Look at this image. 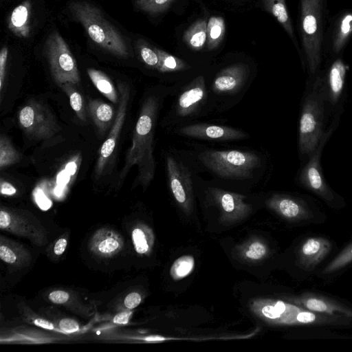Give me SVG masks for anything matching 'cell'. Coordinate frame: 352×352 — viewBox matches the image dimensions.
Listing matches in <instances>:
<instances>
[{
    "instance_id": "cell-6",
    "label": "cell",
    "mask_w": 352,
    "mask_h": 352,
    "mask_svg": "<svg viewBox=\"0 0 352 352\" xmlns=\"http://www.w3.org/2000/svg\"><path fill=\"white\" fill-rule=\"evenodd\" d=\"M69 8L94 42L114 55L129 56V48L123 36L96 6L87 1H77L71 2Z\"/></svg>"
},
{
    "instance_id": "cell-29",
    "label": "cell",
    "mask_w": 352,
    "mask_h": 352,
    "mask_svg": "<svg viewBox=\"0 0 352 352\" xmlns=\"http://www.w3.org/2000/svg\"><path fill=\"white\" fill-rule=\"evenodd\" d=\"M138 50L141 60L148 67L156 70L159 57L155 47L153 48L146 42L141 41L138 43Z\"/></svg>"
},
{
    "instance_id": "cell-11",
    "label": "cell",
    "mask_w": 352,
    "mask_h": 352,
    "mask_svg": "<svg viewBox=\"0 0 352 352\" xmlns=\"http://www.w3.org/2000/svg\"><path fill=\"white\" fill-rule=\"evenodd\" d=\"M333 130V126H331L326 131L316 151L309 157V161L302 167L298 175V181L303 187L327 201L333 199V194L322 174L320 166V157L322 151Z\"/></svg>"
},
{
    "instance_id": "cell-23",
    "label": "cell",
    "mask_w": 352,
    "mask_h": 352,
    "mask_svg": "<svg viewBox=\"0 0 352 352\" xmlns=\"http://www.w3.org/2000/svg\"><path fill=\"white\" fill-rule=\"evenodd\" d=\"M87 74L97 89L112 102H117L118 96L117 91L109 78L103 72L96 69L89 68Z\"/></svg>"
},
{
    "instance_id": "cell-3",
    "label": "cell",
    "mask_w": 352,
    "mask_h": 352,
    "mask_svg": "<svg viewBox=\"0 0 352 352\" xmlns=\"http://www.w3.org/2000/svg\"><path fill=\"white\" fill-rule=\"evenodd\" d=\"M208 81L206 75L198 74L173 85L174 99L162 122L164 128L170 131L212 113Z\"/></svg>"
},
{
    "instance_id": "cell-2",
    "label": "cell",
    "mask_w": 352,
    "mask_h": 352,
    "mask_svg": "<svg viewBox=\"0 0 352 352\" xmlns=\"http://www.w3.org/2000/svg\"><path fill=\"white\" fill-rule=\"evenodd\" d=\"M183 152L197 172L206 171L217 182H258L267 168V157L254 150L195 146L192 150Z\"/></svg>"
},
{
    "instance_id": "cell-40",
    "label": "cell",
    "mask_w": 352,
    "mask_h": 352,
    "mask_svg": "<svg viewBox=\"0 0 352 352\" xmlns=\"http://www.w3.org/2000/svg\"><path fill=\"white\" fill-rule=\"evenodd\" d=\"M1 195L11 196L16 192V189L12 184L1 179Z\"/></svg>"
},
{
    "instance_id": "cell-44",
    "label": "cell",
    "mask_w": 352,
    "mask_h": 352,
    "mask_svg": "<svg viewBox=\"0 0 352 352\" xmlns=\"http://www.w3.org/2000/svg\"><path fill=\"white\" fill-rule=\"evenodd\" d=\"M34 324L36 326L42 327L43 329L52 330L54 329V324L50 322V321H47L43 318H36L34 320Z\"/></svg>"
},
{
    "instance_id": "cell-16",
    "label": "cell",
    "mask_w": 352,
    "mask_h": 352,
    "mask_svg": "<svg viewBox=\"0 0 352 352\" xmlns=\"http://www.w3.org/2000/svg\"><path fill=\"white\" fill-rule=\"evenodd\" d=\"M331 249L329 241L322 237H311L300 250L301 261L307 267H314L322 261Z\"/></svg>"
},
{
    "instance_id": "cell-36",
    "label": "cell",
    "mask_w": 352,
    "mask_h": 352,
    "mask_svg": "<svg viewBox=\"0 0 352 352\" xmlns=\"http://www.w3.org/2000/svg\"><path fill=\"white\" fill-rule=\"evenodd\" d=\"M58 326L62 331L67 333H74L79 330L78 323L71 318L61 319Z\"/></svg>"
},
{
    "instance_id": "cell-1",
    "label": "cell",
    "mask_w": 352,
    "mask_h": 352,
    "mask_svg": "<svg viewBox=\"0 0 352 352\" xmlns=\"http://www.w3.org/2000/svg\"><path fill=\"white\" fill-rule=\"evenodd\" d=\"M174 85L162 87L148 94L144 99L134 128L132 144L128 149L119 182H122L130 169L136 166L138 175L135 182L146 187L153 181L156 162L153 155L155 127L165 98L172 96Z\"/></svg>"
},
{
    "instance_id": "cell-5",
    "label": "cell",
    "mask_w": 352,
    "mask_h": 352,
    "mask_svg": "<svg viewBox=\"0 0 352 352\" xmlns=\"http://www.w3.org/2000/svg\"><path fill=\"white\" fill-rule=\"evenodd\" d=\"M251 80V68L243 62L232 63L217 71L208 81L212 113L224 112L238 104Z\"/></svg>"
},
{
    "instance_id": "cell-32",
    "label": "cell",
    "mask_w": 352,
    "mask_h": 352,
    "mask_svg": "<svg viewBox=\"0 0 352 352\" xmlns=\"http://www.w3.org/2000/svg\"><path fill=\"white\" fill-rule=\"evenodd\" d=\"M132 239L135 251L139 254L146 253L149 248L144 232L140 228H135L132 232Z\"/></svg>"
},
{
    "instance_id": "cell-24",
    "label": "cell",
    "mask_w": 352,
    "mask_h": 352,
    "mask_svg": "<svg viewBox=\"0 0 352 352\" xmlns=\"http://www.w3.org/2000/svg\"><path fill=\"white\" fill-rule=\"evenodd\" d=\"M225 23L220 16H211L207 23V47L215 49L223 38Z\"/></svg>"
},
{
    "instance_id": "cell-13",
    "label": "cell",
    "mask_w": 352,
    "mask_h": 352,
    "mask_svg": "<svg viewBox=\"0 0 352 352\" xmlns=\"http://www.w3.org/2000/svg\"><path fill=\"white\" fill-rule=\"evenodd\" d=\"M346 75V66L341 58L336 59L330 65L324 77L327 101L336 106L342 95Z\"/></svg>"
},
{
    "instance_id": "cell-22",
    "label": "cell",
    "mask_w": 352,
    "mask_h": 352,
    "mask_svg": "<svg viewBox=\"0 0 352 352\" xmlns=\"http://www.w3.org/2000/svg\"><path fill=\"white\" fill-rule=\"evenodd\" d=\"M184 41L194 50H200L207 41V23L204 19L196 21L184 34Z\"/></svg>"
},
{
    "instance_id": "cell-21",
    "label": "cell",
    "mask_w": 352,
    "mask_h": 352,
    "mask_svg": "<svg viewBox=\"0 0 352 352\" xmlns=\"http://www.w3.org/2000/svg\"><path fill=\"white\" fill-rule=\"evenodd\" d=\"M159 57V63L156 71L164 75H175L185 73L192 69L186 61L177 58L160 49L155 48Z\"/></svg>"
},
{
    "instance_id": "cell-43",
    "label": "cell",
    "mask_w": 352,
    "mask_h": 352,
    "mask_svg": "<svg viewBox=\"0 0 352 352\" xmlns=\"http://www.w3.org/2000/svg\"><path fill=\"white\" fill-rule=\"evenodd\" d=\"M262 313L264 316L271 319H276L279 318V316L277 314L274 307L272 305L265 306L262 309Z\"/></svg>"
},
{
    "instance_id": "cell-4",
    "label": "cell",
    "mask_w": 352,
    "mask_h": 352,
    "mask_svg": "<svg viewBox=\"0 0 352 352\" xmlns=\"http://www.w3.org/2000/svg\"><path fill=\"white\" fill-rule=\"evenodd\" d=\"M327 102L325 80L318 76L306 91L300 109L298 151L302 155L309 157L312 155L327 131L324 130Z\"/></svg>"
},
{
    "instance_id": "cell-31",
    "label": "cell",
    "mask_w": 352,
    "mask_h": 352,
    "mask_svg": "<svg viewBox=\"0 0 352 352\" xmlns=\"http://www.w3.org/2000/svg\"><path fill=\"white\" fill-rule=\"evenodd\" d=\"M120 248V240L114 235H106L96 243L97 250L105 255L117 252Z\"/></svg>"
},
{
    "instance_id": "cell-39",
    "label": "cell",
    "mask_w": 352,
    "mask_h": 352,
    "mask_svg": "<svg viewBox=\"0 0 352 352\" xmlns=\"http://www.w3.org/2000/svg\"><path fill=\"white\" fill-rule=\"evenodd\" d=\"M12 216L8 211L1 209L0 211V228L1 229H8L11 223Z\"/></svg>"
},
{
    "instance_id": "cell-27",
    "label": "cell",
    "mask_w": 352,
    "mask_h": 352,
    "mask_svg": "<svg viewBox=\"0 0 352 352\" xmlns=\"http://www.w3.org/2000/svg\"><path fill=\"white\" fill-rule=\"evenodd\" d=\"M175 0H135L138 9L150 14H157L166 11Z\"/></svg>"
},
{
    "instance_id": "cell-35",
    "label": "cell",
    "mask_w": 352,
    "mask_h": 352,
    "mask_svg": "<svg viewBox=\"0 0 352 352\" xmlns=\"http://www.w3.org/2000/svg\"><path fill=\"white\" fill-rule=\"evenodd\" d=\"M8 55V50L4 46L0 52V91H3V82L6 77V64Z\"/></svg>"
},
{
    "instance_id": "cell-41",
    "label": "cell",
    "mask_w": 352,
    "mask_h": 352,
    "mask_svg": "<svg viewBox=\"0 0 352 352\" xmlns=\"http://www.w3.org/2000/svg\"><path fill=\"white\" fill-rule=\"evenodd\" d=\"M131 314L130 311L120 312L114 316L113 320L116 324H126L128 323Z\"/></svg>"
},
{
    "instance_id": "cell-25",
    "label": "cell",
    "mask_w": 352,
    "mask_h": 352,
    "mask_svg": "<svg viewBox=\"0 0 352 352\" xmlns=\"http://www.w3.org/2000/svg\"><path fill=\"white\" fill-rule=\"evenodd\" d=\"M21 155L13 146L10 140L6 135L0 137V168L3 169L8 166L18 163Z\"/></svg>"
},
{
    "instance_id": "cell-28",
    "label": "cell",
    "mask_w": 352,
    "mask_h": 352,
    "mask_svg": "<svg viewBox=\"0 0 352 352\" xmlns=\"http://www.w3.org/2000/svg\"><path fill=\"white\" fill-rule=\"evenodd\" d=\"M195 265L194 258L186 255L178 258L170 268V275L175 280L181 279L188 275Z\"/></svg>"
},
{
    "instance_id": "cell-33",
    "label": "cell",
    "mask_w": 352,
    "mask_h": 352,
    "mask_svg": "<svg viewBox=\"0 0 352 352\" xmlns=\"http://www.w3.org/2000/svg\"><path fill=\"white\" fill-rule=\"evenodd\" d=\"M0 258L8 264H15L19 261V254L13 247L1 241L0 245Z\"/></svg>"
},
{
    "instance_id": "cell-37",
    "label": "cell",
    "mask_w": 352,
    "mask_h": 352,
    "mask_svg": "<svg viewBox=\"0 0 352 352\" xmlns=\"http://www.w3.org/2000/svg\"><path fill=\"white\" fill-rule=\"evenodd\" d=\"M49 299L54 304H64L69 299V294L63 290H56L49 294Z\"/></svg>"
},
{
    "instance_id": "cell-14",
    "label": "cell",
    "mask_w": 352,
    "mask_h": 352,
    "mask_svg": "<svg viewBox=\"0 0 352 352\" xmlns=\"http://www.w3.org/2000/svg\"><path fill=\"white\" fill-rule=\"evenodd\" d=\"M298 303L311 311L327 316L352 317V309L327 298L307 294L298 299Z\"/></svg>"
},
{
    "instance_id": "cell-34",
    "label": "cell",
    "mask_w": 352,
    "mask_h": 352,
    "mask_svg": "<svg viewBox=\"0 0 352 352\" xmlns=\"http://www.w3.org/2000/svg\"><path fill=\"white\" fill-rule=\"evenodd\" d=\"M265 254V246L258 241L252 243L245 252L246 256L253 260L261 258Z\"/></svg>"
},
{
    "instance_id": "cell-17",
    "label": "cell",
    "mask_w": 352,
    "mask_h": 352,
    "mask_svg": "<svg viewBox=\"0 0 352 352\" xmlns=\"http://www.w3.org/2000/svg\"><path fill=\"white\" fill-rule=\"evenodd\" d=\"M352 36V10L342 12L336 21L331 37V50L339 54Z\"/></svg>"
},
{
    "instance_id": "cell-7",
    "label": "cell",
    "mask_w": 352,
    "mask_h": 352,
    "mask_svg": "<svg viewBox=\"0 0 352 352\" xmlns=\"http://www.w3.org/2000/svg\"><path fill=\"white\" fill-rule=\"evenodd\" d=\"M301 44L309 72L318 71L322 57L327 0H299Z\"/></svg>"
},
{
    "instance_id": "cell-30",
    "label": "cell",
    "mask_w": 352,
    "mask_h": 352,
    "mask_svg": "<svg viewBox=\"0 0 352 352\" xmlns=\"http://www.w3.org/2000/svg\"><path fill=\"white\" fill-rule=\"evenodd\" d=\"M352 261V243L340 252L323 270L329 274L345 267Z\"/></svg>"
},
{
    "instance_id": "cell-45",
    "label": "cell",
    "mask_w": 352,
    "mask_h": 352,
    "mask_svg": "<svg viewBox=\"0 0 352 352\" xmlns=\"http://www.w3.org/2000/svg\"><path fill=\"white\" fill-rule=\"evenodd\" d=\"M274 308L277 312V314H278L279 317L283 314V313L285 311L286 309V305L285 304L282 302V301H278L275 305H274Z\"/></svg>"
},
{
    "instance_id": "cell-10",
    "label": "cell",
    "mask_w": 352,
    "mask_h": 352,
    "mask_svg": "<svg viewBox=\"0 0 352 352\" xmlns=\"http://www.w3.org/2000/svg\"><path fill=\"white\" fill-rule=\"evenodd\" d=\"M169 131L179 137L214 142L241 141L250 137L248 132L239 128L197 121L175 126Z\"/></svg>"
},
{
    "instance_id": "cell-12",
    "label": "cell",
    "mask_w": 352,
    "mask_h": 352,
    "mask_svg": "<svg viewBox=\"0 0 352 352\" xmlns=\"http://www.w3.org/2000/svg\"><path fill=\"white\" fill-rule=\"evenodd\" d=\"M118 88L120 93L119 105L110 133L99 151V155L95 168L97 177H100L107 163L114 152L117 140L123 126L126 114L127 105L130 96L129 88L124 83H119Z\"/></svg>"
},
{
    "instance_id": "cell-46",
    "label": "cell",
    "mask_w": 352,
    "mask_h": 352,
    "mask_svg": "<svg viewBox=\"0 0 352 352\" xmlns=\"http://www.w3.org/2000/svg\"><path fill=\"white\" fill-rule=\"evenodd\" d=\"M146 341H161L165 340L164 338L158 336H152L145 338Z\"/></svg>"
},
{
    "instance_id": "cell-15",
    "label": "cell",
    "mask_w": 352,
    "mask_h": 352,
    "mask_svg": "<svg viewBox=\"0 0 352 352\" xmlns=\"http://www.w3.org/2000/svg\"><path fill=\"white\" fill-rule=\"evenodd\" d=\"M269 206L288 219H302L310 217L309 208L300 201L289 195H275L268 201Z\"/></svg>"
},
{
    "instance_id": "cell-26",
    "label": "cell",
    "mask_w": 352,
    "mask_h": 352,
    "mask_svg": "<svg viewBox=\"0 0 352 352\" xmlns=\"http://www.w3.org/2000/svg\"><path fill=\"white\" fill-rule=\"evenodd\" d=\"M73 85L70 82H66L60 85V87L68 96L71 107L76 113L77 117L82 121H85L86 113L83 99L81 95L73 87Z\"/></svg>"
},
{
    "instance_id": "cell-38",
    "label": "cell",
    "mask_w": 352,
    "mask_h": 352,
    "mask_svg": "<svg viewBox=\"0 0 352 352\" xmlns=\"http://www.w3.org/2000/svg\"><path fill=\"white\" fill-rule=\"evenodd\" d=\"M142 298L138 292H131L129 294L124 298V304L125 307L129 309H132L138 307L141 302Z\"/></svg>"
},
{
    "instance_id": "cell-18",
    "label": "cell",
    "mask_w": 352,
    "mask_h": 352,
    "mask_svg": "<svg viewBox=\"0 0 352 352\" xmlns=\"http://www.w3.org/2000/svg\"><path fill=\"white\" fill-rule=\"evenodd\" d=\"M30 2L26 0L12 10L9 18L8 28L20 38H27L30 35Z\"/></svg>"
},
{
    "instance_id": "cell-42",
    "label": "cell",
    "mask_w": 352,
    "mask_h": 352,
    "mask_svg": "<svg viewBox=\"0 0 352 352\" xmlns=\"http://www.w3.org/2000/svg\"><path fill=\"white\" fill-rule=\"evenodd\" d=\"M67 245V241L64 238L58 239L54 247V252L56 255H61L65 250Z\"/></svg>"
},
{
    "instance_id": "cell-9",
    "label": "cell",
    "mask_w": 352,
    "mask_h": 352,
    "mask_svg": "<svg viewBox=\"0 0 352 352\" xmlns=\"http://www.w3.org/2000/svg\"><path fill=\"white\" fill-rule=\"evenodd\" d=\"M19 123L25 135L34 140H46L58 131L54 116L43 103L31 100L19 112Z\"/></svg>"
},
{
    "instance_id": "cell-19",
    "label": "cell",
    "mask_w": 352,
    "mask_h": 352,
    "mask_svg": "<svg viewBox=\"0 0 352 352\" xmlns=\"http://www.w3.org/2000/svg\"><path fill=\"white\" fill-rule=\"evenodd\" d=\"M263 1L265 10L271 13L282 25L292 40L298 52L300 53L285 0H263Z\"/></svg>"
},
{
    "instance_id": "cell-8",
    "label": "cell",
    "mask_w": 352,
    "mask_h": 352,
    "mask_svg": "<svg viewBox=\"0 0 352 352\" xmlns=\"http://www.w3.org/2000/svg\"><path fill=\"white\" fill-rule=\"evenodd\" d=\"M54 80L59 86L63 83L77 84L80 75L76 61L65 40L57 31L48 35L44 45Z\"/></svg>"
},
{
    "instance_id": "cell-20",
    "label": "cell",
    "mask_w": 352,
    "mask_h": 352,
    "mask_svg": "<svg viewBox=\"0 0 352 352\" xmlns=\"http://www.w3.org/2000/svg\"><path fill=\"white\" fill-rule=\"evenodd\" d=\"M89 111L99 133H105L112 124L114 116L113 107L102 100H92L89 103Z\"/></svg>"
}]
</instances>
